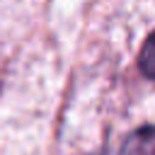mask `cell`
<instances>
[{
	"mask_svg": "<svg viewBox=\"0 0 155 155\" xmlns=\"http://www.w3.org/2000/svg\"><path fill=\"white\" fill-rule=\"evenodd\" d=\"M119 155H155V126L133 131L124 140Z\"/></svg>",
	"mask_w": 155,
	"mask_h": 155,
	"instance_id": "cell-1",
	"label": "cell"
},
{
	"mask_svg": "<svg viewBox=\"0 0 155 155\" xmlns=\"http://www.w3.org/2000/svg\"><path fill=\"white\" fill-rule=\"evenodd\" d=\"M138 63H140V70H143L148 78L155 80V31L145 39V44H143V48H140Z\"/></svg>",
	"mask_w": 155,
	"mask_h": 155,
	"instance_id": "cell-2",
	"label": "cell"
}]
</instances>
